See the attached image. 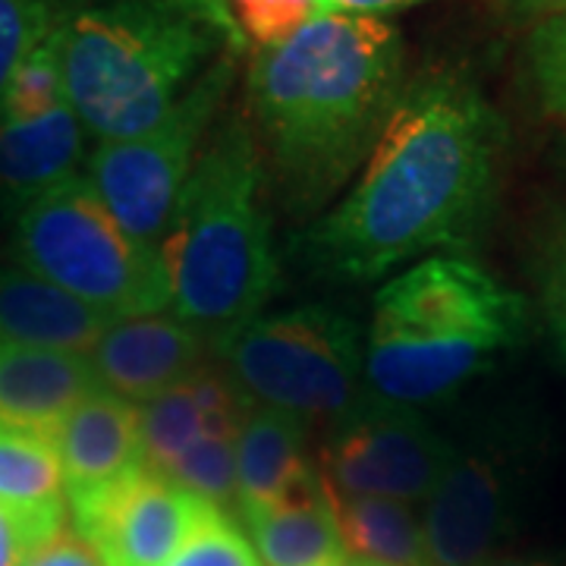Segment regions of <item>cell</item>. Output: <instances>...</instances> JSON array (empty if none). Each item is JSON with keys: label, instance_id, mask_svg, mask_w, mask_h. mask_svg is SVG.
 <instances>
[{"label": "cell", "instance_id": "cell-13", "mask_svg": "<svg viewBox=\"0 0 566 566\" xmlns=\"http://www.w3.org/2000/svg\"><path fill=\"white\" fill-rule=\"evenodd\" d=\"M54 447L61 457L70 506L92 501L145 469L139 406L102 387L66 416L54 434Z\"/></svg>", "mask_w": 566, "mask_h": 566}, {"label": "cell", "instance_id": "cell-21", "mask_svg": "<svg viewBox=\"0 0 566 566\" xmlns=\"http://www.w3.org/2000/svg\"><path fill=\"white\" fill-rule=\"evenodd\" d=\"M327 491L349 557L378 566H428L422 516L412 510V504L390 497L340 494L334 488Z\"/></svg>", "mask_w": 566, "mask_h": 566}, {"label": "cell", "instance_id": "cell-15", "mask_svg": "<svg viewBox=\"0 0 566 566\" xmlns=\"http://www.w3.org/2000/svg\"><path fill=\"white\" fill-rule=\"evenodd\" d=\"M102 390L80 353L0 344V424L54 438L76 406Z\"/></svg>", "mask_w": 566, "mask_h": 566}, {"label": "cell", "instance_id": "cell-4", "mask_svg": "<svg viewBox=\"0 0 566 566\" xmlns=\"http://www.w3.org/2000/svg\"><path fill=\"white\" fill-rule=\"evenodd\" d=\"M528 331V303L460 255H431L385 283L365 340L371 403L447 400Z\"/></svg>", "mask_w": 566, "mask_h": 566}, {"label": "cell", "instance_id": "cell-3", "mask_svg": "<svg viewBox=\"0 0 566 566\" xmlns=\"http://www.w3.org/2000/svg\"><path fill=\"white\" fill-rule=\"evenodd\" d=\"M158 259L170 315L214 349L262 315L277 283V259L262 205V155L245 120H227L196 158Z\"/></svg>", "mask_w": 566, "mask_h": 566}, {"label": "cell", "instance_id": "cell-14", "mask_svg": "<svg viewBox=\"0 0 566 566\" xmlns=\"http://www.w3.org/2000/svg\"><path fill=\"white\" fill-rule=\"evenodd\" d=\"M252 400L233 378L214 368H196L186 381L139 406L142 463L164 475L182 450L205 434L237 438Z\"/></svg>", "mask_w": 566, "mask_h": 566}, {"label": "cell", "instance_id": "cell-32", "mask_svg": "<svg viewBox=\"0 0 566 566\" xmlns=\"http://www.w3.org/2000/svg\"><path fill=\"white\" fill-rule=\"evenodd\" d=\"M510 3L523 13H545V17H557L566 10V0H510Z\"/></svg>", "mask_w": 566, "mask_h": 566}, {"label": "cell", "instance_id": "cell-7", "mask_svg": "<svg viewBox=\"0 0 566 566\" xmlns=\"http://www.w3.org/2000/svg\"><path fill=\"white\" fill-rule=\"evenodd\" d=\"M252 403L334 428L365 403V344L346 315L303 305L259 315L218 349Z\"/></svg>", "mask_w": 566, "mask_h": 566}, {"label": "cell", "instance_id": "cell-12", "mask_svg": "<svg viewBox=\"0 0 566 566\" xmlns=\"http://www.w3.org/2000/svg\"><path fill=\"white\" fill-rule=\"evenodd\" d=\"M205 340L174 315L120 318L88 353L98 385L129 403H145L202 368Z\"/></svg>", "mask_w": 566, "mask_h": 566}, {"label": "cell", "instance_id": "cell-6", "mask_svg": "<svg viewBox=\"0 0 566 566\" xmlns=\"http://www.w3.org/2000/svg\"><path fill=\"white\" fill-rule=\"evenodd\" d=\"M13 237L29 274L114 322L170 308L158 249L133 240L80 174L22 205Z\"/></svg>", "mask_w": 566, "mask_h": 566}, {"label": "cell", "instance_id": "cell-2", "mask_svg": "<svg viewBox=\"0 0 566 566\" xmlns=\"http://www.w3.org/2000/svg\"><path fill=\"white\" fill-rule=\"evenodd\" d=\"M403 39L381 17L324 13L249 66V114L283 182L322 202L371 155L403 95Z\"/></svg>", "mask_w": 566, "mask_h": 566}, {"label": "cell", "instance_id": "cell-26", "mask_svg": "<svg viewBox=\"0 0 566 566\" xmlns=\"http://www.w3.org/2000/svg\"><path fill=\"white\" fill-rule=\"evenodd\" d=\"M528 70L545 111L566 120V10L557 17H547L532 32Z\"/></svg>", "mask_w": 566, "mask_h": 566}, {"label": "cell", "instance_id": "cell-24", "mask_svg": "<svg viewBox=\"0 0 566 566\" xmlns=\"http://www.w3.org/2000/svg\"><path fill=\"white\" fill-rule=\"evenodd\" d=\"M164 566H262V560L252 542L233 523V516L218 506H208Z\"/></svg>", "mask_w": 566, "mask_h": 566}, {"label": "cell", "instance_id": "cell-18", "mask_svg": "<svg viewBox=\"0 0 566 566\" xmlns=\"http://www.w3.org/2000/svg\"><path fill=\"white\" fill-rule=\"evenodd\" d=\"M82 129L70 102L32 120H0V199L22 208L76 177Z\"/></svg>", "mask_w": 566, "mask_h": 566}, {"label": "cell", "instance_id": "cell-11", "mask_svg": "<svg viewBox=\"0 0 566 566\" xmlns=\"http://www.w3.org/2000/svg\"><path fill=\"white\" fill-rule=\"evenodd\" d=\"M510 523V472L494 447L453 450L424 497L422 538L428 566H482Z\"/></svg>", "mask_w": 566, "mask_h": 566}, {"label": "cell", "instance_id": "cell-1", "mask_svg": "<svg viewBox=\"0 0 566 566\" xmlns=\"http://www.w3.org/2000/svg\"><path fill=\"white\" fill-rule=\"evenodd\" d=\"M504 123L457 73L406 82L363 177L308 233V255L344 281H378L428 252L463 249L485 227Z\"/></svg>", "mask_w": 566, "mask_h": 566}, {"label": "cell", "instance_id": "cell-17", "mask_svg": "<svg viewBox=\"0 0 566 566\" xmlns=\"http://www.w3.org/2000/svg\"><path fill=\"white\" fill-rule=\"evenodd\" d=\"M111 324L114 318L61 286L29 271L0 268V344L88 356Z\"/></svg>", "mask_w": 566, "mask_h": 566}, {"label": "cell", "instance_id": "cell-19", "mask_svg": "<svg viewBox=\"0 0 566 566\" xmlns=\"http://www.w3.org/2000/svg\"><path fill=\"white\" fill-rule=\"evenodd\" d=\"M305 422L255 403L237 434V513L281 497L312 465L303 453Z\"/></svg>", "mask_w": 566, "mask_h": 566}, {"label": "cell", "instance_id": "cell-8", "mask_svg": "<svg viewBox=\"0 0 566 566\" xmlns=\"http://www.w3.org/2000/svg\"><path fill=\"white\" fill-rule=\"evenodd\" d=\"M233 73L230 57L208 63L161 123L133 139L102 142L88 158L85 182L133 240L158 249L182 182L192 174L205 129L230 92Z\"/></svg>", "mask_w": 566, "mask_h": 566}, {"label": "cell", "instance_id": "cell-5", "mask_svg": "<svg viewBox=\"0 0 566 566\" xmlns=\"http://www.w3.org/2000/svg\"><path fill=\"white\" fill-rule=\"evenodd\" d=\"M227 20L205 0H114L63 22V85L102 142L161 123L214 54Z\"/></svg>", "mask_w": 566, "mask_h": 566}, {"label": "cell", "instance_id": "cell-30", "mask_svg": "<svg viewBox=\"0 0 566 566\" xmlns=\"http://www.w3.org/2000/svg\"><path fill=\"white\" fill-rule=\"evenodd\" d=\"M54 532L35 526L29 520H22L17 513L0 506V566H22L29 560V554L48 542Z\"/></svg>", "mask_w": 566, "mask_h": 566}, {"label": "cell", "instance_id": "cell-16", "mask_svg": "<svg viewBox=\"0 0 566 566\" xmlns=\"http://www.w3.org/2000/svg\"><path fill=\"white\" fill-rule=\"evenodd\" d=\"M240 516L264 566H331L349 557L318 465L281 497L243 510Z\"/></svg>", "mask_w": 566, "mask_h": 566}, {"label": "cell", "instance_id": "cell-27", "mask_svg": "<svg viewBox=\"0 0 566 566\" xmlns=\"http://www.w3.org/2000/svg\"><path fill=\"white\" fill-rule=\"evenodd\" d=\"M237 25L259 48L281 44L322 17V0H230Z\"/></svg>", "mask_w": 566, "mask_h": 566}, {"label": "cell", "instance_id": "cell-20", "mask_svg": "<svg viewBox=\"0 0 566 566\" xmlns=\"http://www.w3.org/2000/svg\"><path fill=\"white\" fill-rule=\"evenodd\" d=\"M0 506L48 532L66 526V485L54 438L0 424Z\"/></svg>", "mask_w": 566, "mask_h": 566}, {"label": "cell", "instance_id": "cell-28", "mask_svg": "<svg viewBox=\"0 0 566 566\" xmlns=\"http://www.w3.org/2000/svg\"><path fill=\"white\" fill-rule=\"evenodd\" d=\"M538 293L547 327L566 363V218L547 230L538 249Z\"/></svg>", "mask_w": 566, "mask_h": 566}, {"label": "cell", "instance_id": "cell-9", "mask_svg": "<svg viewBox=\"0 0 566 566\" xmlns=\"http://www.w3.org/2000/svg\"><path fill=\"white\" fill-rule=\"evenodd\" d=\"M453 447L416 409L368 403L334 428L318 472L340 494L416 504L431 494Z\"/></svg>", "mask_w": 566, "mask_h": 566}, {"label": "cell", "instance_id": "cell-33", "mask_svg": "<svg viewBox=\"0 0 566 566\" xmlns=\"http://www.w3.org/2000/svg\"><path fill=\"white\" fill-rule=\"evenodd\" d=\"M482 566H557L551 560H542V557H491Z\"/></svg>", "mask_w": 566, "mask_h": 566}, {"label": "cell", "instance_id": "cell-31", "mask_svg": "<svg viewBox=\"0 0 566 566\" xmlns=\"http://www.w3.org/2000/svg\"><path fill=\"white\" fill-rule=\"evenodd\" d=\"M428 0H322V17L324 13H356V17H381L397 13V10H409L419 7Z\"/></svg>", "mask_w": 566, "mask_h": 566}, {"label": "cell", "instance_id": "cell-10", "mask_svg": "<svg viewBox=\"0 0 566 566\" xmlns=\"http://www.w3.org/2000/svg\"><path fill=\"white\" fill-rule=\"evenodd\" d=\"M211 504L151 469L73 504L76 532L98 547L104 566H164Z\"/></svg>", "mask_w": 566, "mask_h": 566}, {"label": "cell", "instance_id": "cell-34", "mask_svg": "<svg viewBox=\"0 0 566 566\" xmlns=\"http://www.w3.org/2000/svg\"><path fill=\"white\" fill-rule=\"evenodd\" d=\"M331 566H378V564H368V560H359V557H346V560H337V564Z\"/></svg>", "mask_w": 566, "mask_h": 566}, {"label": "cell", "instance_id": "cell-23", "mask_svg": "<svg viewBox=\"0 0 566 566\" xmlns=\"http://www.w3.org/2000/svg\"><path fill=\"white\" fill-rule=\"evenodd\" d=\"M164 479L223 513L237 510V438L205 434L182 450Z\"/></svg>", "mask_w": 566, "mask_h": 566}, {"label": "cell", "instance_id": "cell-25", "mask_svg": "<svg viewBox=\"0 0 566 566\" xmlns=\"http://www.w3.org/2000/svg\"><path fill=\"white\" fill-rule=\"evenodd\" d=\"M61 22V0H0V95L25 54Z\"/></svg>", "mask_w": 566, "mask_h": 566}, {"label": "cell", "instance_id": "cell-22", "mask_svg": "<svg viewBox=\"0 0 566 566\" xmlns=\"http://www.w3.org/2000/svg\"><path fill=\"white\" fill-rule=\"evenodd\" d=\"M66 22V20H63ZM63 22L25 54L0 95V120H32L66 104L63 85Z\"/></svg>", "mask_w": 566, "mask_h": 566}, {"label": "cell", "instance_id": "cell-29", "mask_svg": "<svg viewBox=\"0 0 566 566\" xmlns=\"http://www.w3.org/2000/svg\"><path fill=\"white\" fill-rule=\"evenodd\" d=\"M22 566H104V560L82 532L63 526L48 542H41Z\"/></svg>", "mask_w": 566, "mask_h": 566}]
</instances>
